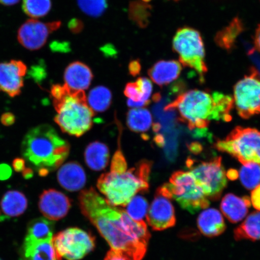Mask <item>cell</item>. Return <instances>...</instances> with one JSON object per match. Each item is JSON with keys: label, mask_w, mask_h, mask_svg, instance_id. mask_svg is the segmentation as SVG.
<instances>
[{"label": "cell", "mask_w": 260, "mask_h": 260, "mask_svg": "<svg viewBox=\"0 0 260 260\" xmlns=\"http://www.w3.org/2000/svg\"><path fill=\"white\" fill-rule=\"evenodd\" d=\"M240 181L248 190H252L260 184V165L248 162L243 165L240 171Z\"/></svg>", "instance_id": "cell-30"}, {"label": "cell", "mask_w": 260, "mask_h": 260, "mask_svg": "<svg viewBox=\"0 0 260 260\" xmlns=\"http://www.w3.org/2000/svg\"><path fill=\"white\" fill-rule=\"evenodd\" d=\"M138 84L142 95V102H150L149 100L152 92L151 81L146 77H139L136 81Z\"/></svg>", "instance_id": "cell-35"}, {"label": "cell", "mask_w": 260, "mask_h": 260, "mask_svg": "<svg viewBox=\"0 0 260 260\" xmlns=\"http://www.w3.org/2000/svg\"><path fill=\"white\" fill-rule=\"evenodd\" d=\"M105 260H126L123 256L113 249L107 253Z\"/></svg>", "instance_id": "cell-46"}, {"label": "cell", "mask_w": 260, "mask_h": 260, "mask_svg": "<svg viewBox=\"0 0 260 260\" xmlns=\"http://www.w3.org/2000/svg\"><path fill=\"white\" fill-rule=\"evenodd\" d=\"M254 44L256 50L260 53V24L256 29L254 37Z\"/></svg>", "instance_id": "cell-48"}, {"label": "cell", "mask_w": 260, "mask_h": 260, "mask_svg": "<svg viewBox=\"0 0 260 260\" xmlns=\"http://www.w3.org/2000/svg\"><path fill=\"white\" fill-rule=\"evenodd\" d=\"M11 175V168L8 165L0 164V180H8Z\"/></svg>", "instance_id": "cell-43"}, {"label": "cell", "mask_w": 260, "mask_h": 260, "mask_svg": "<svg viewBox=\"0 0 260 260\" xmlns=\"http://www.w3.org/2000/svg\"><path fill=\"white\" fill-rule=\"evenodd\" d=\"M12 167L16 172H22L25 170V161L24 158H16L12 162Z\"/></svg>", "instance_id": "cell-44"}, {"label": "cell", "mask_w": 260, "mask_h": 260, "mask_svg": "<svg viewBox=\"0 0 260 260\" xmlns=\"http://www.w3.org/2000/svg\"><path fill=\"white\" fill-rule=\"evenodd\" d=\"M22 252L24 260H57L52 240L39 242L25 239Z\"/></svg>", "instance_id": "cell-21"}, {"label": "cell", "mask_w": 260, "mask_h": 260, "mask_svg": "<svg viewBox=\"0 0 260 260\" xmlns=\"http://www.w3.org/2000/svg\"><path fill=\"white\" fill-rule=\"evenodd\" d=\"M154 142L156 145H157L158 146H162L165 144V140L164 138L162 137L161 135H157L155 136L154 138Z\"/></svg>", "instance_id": "cell-50"}, {"label": "cell", "mask_w": 260, "mask_h": 260, "mask_svg": "<svg viewBox=\"0 0 260 260\" xmlns=\"http://www.w3.org/2000/svg\"><path fill=\"white\" fill-rule=\"evenodd\" d=\"M52 243L57 260H79L95 248V238L85 231L70 228L53 236Z\"/></svg>", "instance_id": "cell-10"}, {"label": "cell", "mask_w": 260, "mask_h": 260, "mask_svg": "<svg viewBox=\"0 0 260 260\" xmlns=\"http://www.w3.org/2000/svg\"><path fill=\"white\" fill-rule=\"evenodd\" d=\"M27 73V67L21 60L0 62V92L12 98L20 95Z\"/></svg>", "instance_id": "cell-13"}, {"label": "cell", "mask_w": 260, "mask_h": 260, "mask_svg": "<svg viewBox=\"0 0 260 260\" xmlns=\"http://www.w3.org/2000/svg\"><path fill=\"white\" fill-rule=\"evenodd\" d=\"M51 6V0H23L22 8L27 16L38 18L46 16Z\"/></svg>", "instance_id": "cell-31"}, {"label": "cell", "mask_w": 260, "mask_h": 260, "mask_svg": "<svg viewBox=\"0 0 260 260\" xmlns=\"http://www.w3.org/2000/svg\"><path fill=\"white\" fill-rule=\"evenodd\" d=\"M0 260H2L1 259H0Z\"/></svg>", "instance_id": "cell-56"}, {"label": "cell", "mask_w": 260, "mask_h": 260, "mask_svg": "<svg viewBox=\"0 0 260 260\" xmlns=\"http://www.w3.org/2000/svg\"><path fill=\"white\" fill-rule=\"evenodd\" d=\"M127 105L128 107H131V108H141V107H144L145 106H147L150 104V102H133L132 100H127Z\"/></svg>", "instance_id": "cell-47"}, {"label": "cell", "mask_w": 260, "mask_h": 260, "mask_svg": "<svg viewBox=\"0 0 260 260\" xmlns=\"http://www.w3.org/2000/svg\"><path fill=\"white\" fill-rule=\"evenodd\" d=\"M174 1H178V0H174Z\"/></svg>", "instance_id": "cell-55"}, {"label": "cell", "mask_w": 260, "mask_h": 260, "mask_svg": "<svg viewBox=\"0 0 260 260\" xmlns=\"http://www.w3.org/2000/svg\"><path fill=\"white\" fill-rule=\"evenodd\" d=\"M112 95L111 91L102 86L94 87L90 91L88 103L93 111L104 112L111 105Z\"/></svg>", "instance_id": "cell-28"}, {"label": "cell", "mask_w": 260, "mask_h": 260, "mask_svg": "<svg viewBox=\"0 0 260 260\" xmlns=\"http://www.w3.org/2000/svg\"><path fill=\"white\" fill-rule=\"evenodd\" d=\"M156 193L176 201L182 209L191 214L206 209L210 206V201L202 187L188 172H174L170 183L159 187Z\"/></svg>", "instance_id": "cell-6"}, {"label": "cell", "mask_w": 260, "mask_h": 260, "mask_svg": "<svg viewBox=\"0 0 260 260\" xmlns=\"http://www.w3.org/2000/svg\"><path fill=\"white\" fill-rule=\"evenodd\" d=\"M251 202L256 210L260 211V184L252 191Z\"/></svg>", "instance_id": "cell-40"}, {"label": "cell", "mask_w": 260, "mask_h": 260, "mask_svg": "<svg viewBox=\"0 0 260 260\" xmlns=\"http://www.w3.org/2000/svg\"><path fill=\"white\" fill-rule=\"evenodd\" d=\"M233 105V98L230 95L193 89L181 93L165 110H177L179 119L188 128L193 129L206 128L211 121H230Z\"/></svg>", "instance_id": "cell-2"}, {"label": "cell", "mask_w": 260, "mask_h": 260, "mask_svg": "<svg viewBox=\"0 0 260 260\" xmlns=\"http://www.w3.org/2000/svg\"><path fill=\"white\" fill-rule=\"evenodd\" d=\"M70 145L51 126L41 125L29 130L22 143V154L41 177L56 170L69 155Z\"/></svg>", "instance_id": "cell-3"}, {"label": "cell", "mask_w": 260, "mask_h": 260, "mask_svg": "<svg viewBox=\"0 0 260 260\" xmlns=\"http://www.w3.org/2000/svg\"><path fill=\"white\" fill-rule=\"evenodd\" d=\"M2 210L6 215L18 217L23 214L28 207V201L25 194L17 190L7 191L0 203Z\"/></svg>", "instance_id": "cell-24"}, {"label": "cell", "mask_w": 260, "mask_h": 260, "mask_svg": "<svg viewBox=\"0 0 260 260\" xmlns=\"http://www.w3.org/2000/svg\"><path fill=\"white\" fill-rule=\"evenodd\" d=\"M251 205V199L248 197H240L229 193L222 198L220 207L226 218L230 222L236 223L245 218Z\"/></svg>", "instance_id": "cell-16"}, {"label": "cell", "mask_w": 260, "mask_h": 260, "mask_svg": "<svg viewBox=\"0 0 260 260\" xmlns=\"http://www.w3.org/2000/svg\"><path fill=\"white\" fill-rule=\"evenodd\" d=\"M110 158L107 146L99 141L90 143L84 152V158L88 167L93 171H100L107 167Z\"/></svg>", "instance_id": "cell-23"}, {"label": "cell", "mask_w": 260, "mask_h": 260, "mask_svg": "<svg viewBox=\"0 0 260 260\" xmlns=\"http://www.w3.org/2000/svg\"><path fill=\"white\" fill-rule=\"evenodd\" d=\"M102 51L106 57H115L117 52L115 47L112 45H106L102 47Z\"/></svg>", "instance_id": "cell-45"}, {"label": "cell", "mask_w": 260, "mask_h": 260, "mask_svg": "<svg viewBox=\"0 0 260 260\" xmlns=\"http://www.w3.org/2000/svg\"><path fill=\"white\" fill-rule=\"evenodd\" d=\"M151 11V6L147 3L142 2V0L132 1L129 5V18L139 27L144 28L149 24Z\"/></svg>", "instance_id": "cell-29"}, {"label": "cell", "mask_w": 260, "mask_h": 260, "mask_svg": "<svg viewBox=\"0 0 260 260\" xmlns=\"http://www.w3.org/2000/svg\"><path fill=\"white\" fill-rule=\"evenodd\" d=\"M93 78L90 68L79 61L68 65L64 73L65 85L73 90L84 91L88 89Z\"/></svg>", "instance_id": "cell-18"}, {"label": "cell", "mask_w": 260, "mask_h": 260, "mask_svg": "<svg viewBox=\"0 0 260 260\" xmlns=\"http://www.w3.org/2000/svg\"><path fill=\"white\" fill-rule=\"evenodd\" d=\"M142 1L148 3L149 1H151V0H142Z\"/></svg>", "instance_id": "cell-54"}, {"label": "cell", "mask_w": 260, "mask_h": 260, "mask_svg": "<svg viewBox=\"0 0 260 260\" xmlns=\"http://www.w3.org/2000/svg\"><path fill=\"white\" fill-rule=\"evenodd\" d=\"M215 148L232 155L243 165L248 162L260 165V132L255 128L236 126L225 139L217 141Z\"/></svg>", "instance_id": "cell-7"}, {"label": "cell", "mask_w": 260, "mask_h": 260, "mask_svg": "<svg viewBox=\"0 0 260 260\" xmlns=\"http://www.w3.org/2000/svg\"><path fill=\"white\" fill-rule=\"evenodd\" d=\"M182 67L176 60H160L148 71L149 76L161 87L173 82L180 76Z\"/></svg>", "instance_id": "cell-20"}, {"label": "cell", "mask_w": 260, "mask_h": 260, "mask_svg": "<svg viewBox=\"0 0 260 260\" xmlns=\"http://www.w3.org/2000/svg\"><path fill=\"white\" fill-rule=\"evenodd\" d=\"M146 219L148 225L154 231H164L174 226L176 216L171 200L156 193Z\"/></svg>", "instance_id": "cell-14"}, {"label": "cell", "mask_w": 260, "mask_h": 260, "mask_svg": "<svg viewBox=\"0 0 260 260\" xmlns=\"http://www.w3.org/2000/svg\"><path fill=\"white\" fill-rule=\"evenodd\" d=\"M20 1V0H0V5L4 6H13Z\"/></svg>", "instance_id": "cell-51"}, {"label": "cell", "mask_w": 260, "mask_h": 260, "mask_svg": "<svg viewBox=\"0 0 260 260\" xmlns=\"http://www.w3.org/2000/svg\"><path fill=\"white\" fill-rule=\"evenodd\" d=\"M226 177L231 179V180H235V179L239 177V174H237V172L236 170H230L228 172Z\"/></svg>", "instance_id": "cell-52"}, {"label": "cell", "mask_w": 260, "mask_h": 260, "mask_svg": "<svg viewBox=\"0 0 260 260\" xmlns=\"http://www.w3.org/2000/svg\"><path fill=\"white\" fill-rule=\"evenodd\" d=\"M79 201L81 212L111 249L126 260L144 258L151 238L144 220H133L125 210L109 204L92 187L81 191Z\"/></svg>", "instance_id": "cell-1"}, {"label": "cell", "mask_w": 260, "mask_h": 260, "mask_svg": "<svg viewBox=\"0 0 260 260\" xmlns=\"http://www.w3.org/2000/svg\"><path fill=\"white\" fill-rule=\"evenodd\" d=\"M239 115L248 119L260 115V74L254 69L237 82L234 88Z\"/></svg>", "instance_id": "cell-11"}, {"label": "cell", "mask_w": 260, "mask_h": 260, "mask_svg": "<svg viewBox=\"0 0 260 260\" xmlns=\"http://www.w3.org/2000/svg\"><path fill=\"white\" fill-rule=\"evenodd\" d=\"M141 63L139 59L133 60L128 64V71L133 77H136L141 73Z\"/></svg>", "instance_id": "cell-41"}, {"label": "cell", "mask_w": 260, "mask_h": 260, "mask_svg": "<svg viewBox=\"0 0 260 260\" xmlns=\"http://www.w3.org/2000/svg\"><path fill=\"white\" fill-rule=\"evenodd\" d=\"M22 172V176H23L24 178L28 179L34 176V171H32L30 168H25V170Z\"/></svg>", "instance_id": "cell-49"}, {"label": "cell", "mask_w": 260, "mask_h": 260, "mask_svg": "<svg viewBox=\"0 0 260 260\" xmlns=\"http://www.w3.org/2000/svg\"><path fill=\"white\" fill-rule=\"evenodd\" d=\"M77 3L81 11L93 18L103 15L108 7V0H77Z\"/></svg>", "instance_id": "cell-33"}, {"label": "cell", "mask_w": 260, "mask_h": 260, "mask_svg": "<svg viewBox=\"0 0 260 260\" xmlns=\"http://www.w3.org/2000/svg\"><path fill=\"white\" fill-rule=\"evenodd\" d=\"M50 47L53 53H67L71 51L70 44L68 42L54 41Z\"/></svg>", "instance_id": "cell-38"}, {"label": "cell", "mask_w": 260, "mask_h": 260, "mask_svg": "<svg viewBox=\"0 0 260 260\" xmlns=\"http://www.w3.org/2000/svg\"><path fill=\"white\" fill-rule=\"evenodd\" d=\"M245 29L242 19L236 17L225 27L217 32L214 41L220 48L232 51L236 47L237 38Z\"/></svg>", "instance_id": "cell-22"}, {"label": "cell", "mask_w": 260, "mask_h": 260, "mask_svg": "<svg viewBox=\"0 0 260 260\" xmlns=\"http://www.w3.org/2000/svg\"><path fill=\"white\" fill-rule=\"evenodd\" d=\"M28 75L37 82H41L47 76L46 67L43 60H41L38 64L31 67L28 71Z\"/></svg>", "instance_id": "cell-36"}, {"label": "cell", "mask_w": 260, "mask_h": 260, "mask_svg": "<svg viewBox=\"0 0 260 260\" xmlns=\"http://www.w3.org/2000/svg\"><path fill=\"white\" fill-rule=\"evenodd\" d=\"M58 183L64 189L76 191L82 188L86 183L84 169L76 161H70L60 168L57 173Z\"/></svg>", "instance_id": "cell-17"}, {"label": "cell", "mask_w": 260, "mask_h": 260, "mask_svg": "<svg viewBox=\"0 0 260 260\" xmlns=\"http://www.w3.org/2000/svg\"><path fill=\"white\" fill-rule=\"evenodd\" d=\"M172 45L181 64L196 71L201 80H204L208 68L205 61L204 44L200 32L190 27L179 28L174 37Z\"/></svg>", "instance_id": "cell-8"}, {"label": "cell", "mask_w": 260, "mask_h": 260, "mask_svg": "<svg viewBox=\"0 0 260 260\" xmlns=\"http://www.w3.org/2000/svg\"><path fill=\"white\" fill-rule=\"evenodd\" d=\"M68 27L74 34H80L84 28V24L80 19L73 18L68 22Z\"/></svg>", "instance_id": "cell-39"}, {"label": "cell", "mask_w": 260, "mask_h": 260, "mask_svg": "<svg viewBox=\"0 0 260 260\" xmlns=\"http://www.w3.org/2000/svg\"><path fill=\"white\" fill-rule=\"evenodd\" d=\"M59 21L42 22L37 19H28L19 27L18 41L29 50H38L43 47L49 36L60 27Z\"/></svg>", "instance_id": "cell-12"}, {"label": "cell", "mask_w": 260, "mask_h": 260, "mask_svg": "<svg viewBox=\"0 0 260 260\" xmlns=\"http://www.w3.org/2000/svg\"><path fill=\"white\" fill-rule=\"evenodd\" d=\"M124 95L133 102H142V93L136 82L126 84L124 89Z\"/></svg>", "instance_id": "cell-37"}, {"label": "cell", "mask_w": 260, "mask_h": 260, "mask_svg": "<svg viewBox=\"0 0 260 260\" xmlns=\"http://www.w3.org/2000/svg\"><path fill=\"white\" fill-rule=\"evenodd\" d=\"M4 219L5 217L2 215L1 211H0V222H2Z\"/></svg>", "instance_id": "cell-53"}, {"label": "cell", "mask_w": 260, "mask_h": 260, "mask_svg": "<svg viewBox=\"0 0 260 260\" xmlns=\"http://www.w3.org/2000/svg\"><path fill=\"white\" fill-rule=\"evenodd\" d=\"M127 162L121 149H118L114 154L111 162L110 172L116 174H122L126 171Z\"/></svg>", "instance_id": "cell-34"}, {"label": "cell", "mask_w": 260, "mask_h": 260, "mask_svg": "<svg viewBox=\"0 0 260 260\" xmlns=\"http://www.w3.org/2000/svg\"><path fill=\"white\" fill-rule=\"evenodd\" d=\"M200 232L204 236L213 238L222 235L226 230V224L222 214L215 209H206L197 219Z\"/></svg>", "instance_id": "cell-19"}, {"label": "cell", "mask_w": 260, "mask_h": 260, "mask_svg": "<svg viewBox=\"0 0 260 260\" xmlns=\"http://www.w3.org/2000/svg\"><path fill=\"white\" fill-rule=\"evenodd\" d=\"M186 165L208 199L219 200L228 183L222 158L217 157L209 161L201 162L188 159Z\"/></svg>", "instance_id": "cell-9"}, {"label": "cell", "mask_w": 260, "mask_h": 260, "mask_svg": "<svg viewBox=\"0 0 260 260\" xmlns=\"http://www.w3.org/2000/svg\"><path fill=\"white\" fill-rule=\"evenodd\" d=\"M152 123V115L147 109H133L126 114V125L133 132H147L151 128Z\"/></svg>", "instance_id": "cell-27"}, {"label": "cell", "mask_w": 260, "mask_h": 260, "mask_svg": "<svg viewBox=\"0 0 260 260\" xmlns=\"http://www.w3.org/2000/svg\"><path fill=\"white\" fill-rule=\"evenodd\" d=\"M54 223L53 220L40 217L30 221L25 239L32 241H48L53 239Z\"/></svg>", "instance_id": "cell-26"}, {"label": "cell", "mask_w": 260, "mask_h": 260, "mask_svg": "<svg viewBox=\"0 0 260 260\" xmlns=\"http://www.w3.org/2000/svg\"><path fill=\"white\" fill-rule=\"evenodd\" d=\"M50 93L57 112L54 121L61 131L80 137L92 128L95 114L87 103L83 90L57 84L51 87Z\"/></svg>", "instance_id": "cell-4"}, {"label": "cell", "mask_w": 260, "mask_h": 260, "mask_svg": "<svg viewBox=\"0 0 260 260\" xmlns=\"http://www.w3.org/2000/svg\"><path fill=\"white\" fill-rule=\"evenodd\" d=\"M234 237L236 241L260 240V211H253L250 214L241 225L234 230Z\"/></svg>", "instance_id": "cell-25"}, {"label": "cell", "mask_w": 260, "mask_h": 260, "mask_svg": "<svg viewBox=\"0 0 260 260\" xmlns=\"http://www.w3.org/2000/svg\"><path fill=\"white\" fill-rule=\"evenodd\" d=\"M71 207L69 198L55 189L45 190L39 201L41 212L47 219L58 220L67 216Z\"/></svg>", "instance_id": "cell-15"}, {"label": "cell", "mask_w": 260, "mask_h": 260, "mask_svg": "<svg viewBox=\"0 0 260 260\" xmlns=\"http://www.w3.org/2000/svg\"><path fill=\"white\" fill-rule=\"evenodd\" d=\"M97 187L109 204L125 207L136 194L148 192L149 185L135 167L122 174L110 172L102 174L98 180Z\"/></svg>", "instance_id": "cell-5"}, {"label": "cell", "mask_w": 260, "mask_h": 260, "mask_svg": "<svg viewBox=\"0 0 260 260\" xmlns=\"http://www.w3.org/2000/svg\"><path fill=\"white\" fill-rule=\"evenodd\" d=\"M0 121H1L2 124L5 126H11L14 124L15 122V116L14 114L11 112L5 113L1 116Z\"/></svg>", "instance_id": "cell-42"}, {"label": "cell", "mask_w": 260, "mask_h": 260, "mask_svg": "<svg viewBox=\"0 0 260 260\" xmlns=\"http://www.w3.org/2000/svg\"><path fill=\"white\" fill-rule=\"evenodd\" d=\"M125 208L126 213L136 221L144 220L149 209L147 200L142 196L133 197Z\"/></svg>", "instance_id": "cell-32"}]
</instances>
